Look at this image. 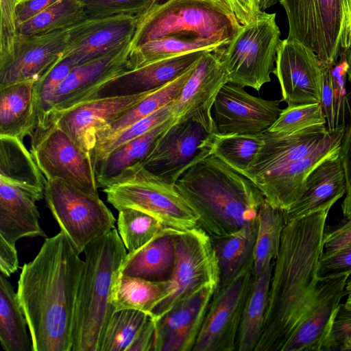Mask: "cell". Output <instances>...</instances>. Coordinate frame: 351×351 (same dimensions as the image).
Instances as JSON below:
<instances>
[{
  "label": "cell",
  "instance_id": "6da1fadb",
  "mask_svg": "<svg viewBox=\"0 0 351 351\" xmlns=\"http://www.w3.org/2000/svg\"><path fill=\"white\" fill-rule=\"evenodd\" d=\"M330 209L285 223L273 263L264 327L255 351H282L311 308L320 279Z\"/></svg>",
  "mask_w": 351,
  "mask_h": 351
},
{
  "label": "cell",
  "instance_id": "7a4b0ae2",
  "mask_svg": "<svg viewBox=\"0 0 351 351\" xmlns=\"http://www.w3.org/2000/svg\"><path fill=\"white\" fill-rule=\"evenodd\" d=\"M62 230L22 267L17 295L34 351H71L82 261Z\"/></svg>",
  "mask_w": 351,
  "mask_h": 351
},
{
  "label": "cell",
  "instance_id": "3957f363",
  "mask_svg": "<svg viewBox=\"0 0 351 351\" xmlns=\"http://www.w3.org/2000/svg\"><path fill=\"white\" fill-rule=\"evenodd\" d=\"M211 239L231 234L257 217L260 189L214 154L190 168L175 184Z\"/></svg>",
  "mask_w": 351,
  "mask_h": 351
},
{
  "label": "cell",
  "instance_id": "277c9868",
  "mask_svg": "<svg viewBox=\"0 0 351 351\" xmlns=\"http://www.w3.org/2000/svg\"><path fill=\"white\" fill-rule=\"evenodd\" d=\"M84 252L71 351H99L105 327L114 311L113 286L128 252L116 228L93 241Z\"/></svg>",
  "mask_w": 351,
  "mask_h": 351
},
{
  "label": "cell",
  "instance_id": "5b68a950",
  "mask_svg": "<svg viewBox=\"0 0 351 351\" xmlns=\"http://www.w3.org/2000/svg\"><path fill=\"white\" fill-rule=\"evenodd\" d=\"M241 26L222 0H162L137 16L130 47L176 34L229 43Z\"/></svg>",
  "mask_w": 351,
  "mask_h": 351
},
{
  "label": "cell",
  "instance_id": "8992f818",
  "mask_svg": "<svg viewBox=\"0 0 351 351\" xmlns=\"http://www.w3.org/2000/svg\"><path fill=\"white\" fill-rule=\"evenodd\" d=\"M117 210L143 211L176 232L198 226V217L175 185L147 170L141 162L106 181L101 187Z\"/></svg>",
  "mask_w": 351,
  "mask_h": 351
},
{
  "label": "cell",
  "instance_id": "52a82bcc",
  "mask_svg": "<svg viewBox=\"0 0 351 351\" xmlns=\"http://www.w3.org/2000/svg\"><path fill=\"white\" fill-rule=\"evenodd\" d=\"M280 34L276 13L263 11L252 22L241 25L220 51L229 82L256 90L269 82Z\"/></svg>",
  "mask_w": 351,
  "mask_h": 351
},
{
  "label": "cell",
  "instance_id": "ba28073f",
  "mask_svg": "<svg viewBox=\"0 0 351 351\" xmlns=\"http://www.w3.org/2000/svg\"><path fill=\"white\" fill-rule=\"evenodd\" d=\"M176 263L162 300L151 317L159 320L177 303L201 289L219 285V272L217 256L210 237L199 226L174 234Z\"/></svg>",
  "mask_w": 351,
  "mask_h": 351
},
{
  "label": "cell",
  "instance_id": "9c48e42d",
  "mask_svg": "<svg viewBox=\"0 0 351 351\" xmlns=\"http://www.w3.org/2000/svg\"><path fill=\"white\" fill-rule=\"evenodd\" d=\"M47 207L77 252L115 228V218L99 195L86 193L60 179L47 180Z\"/></svg>",
  "mask_w": 351,
  "mask_h": 351
},
{
  "label": "cell",
  "instance_id": "30bf717a",
  "mask_svg": "<svg viewBox=\"0 0 351 351\" xmlns=\"http://www.w3.org/2000/svg\"><path fill=\"white\" fill-rule=\"evenodd\" d=\"M29 136V151L47 180L60 179L99 195L90 154L81 149L55 121L37 125Z\"/></svg>",
  "mask_w": 351,
  "mask_h": 351
},
{
  "label": "cell",
  "instance_id": "8fae6325",
  "mask_svg": "<svg viewBox=\"0 0 351 351\" xmlns=\"http://www.w3.org/2000/svg\"><path fill=\"white\" fill-rule=\"evenodd\" d=\"M217 136L191 119L173 121L141 162L150 172L175 185L190 168L213 154Z\"/></svg>",
  "mask_w": 351,
  "mask_h": 351
},
{
  "label": "cell",
  "instance_id": "7c38bea8",
  "mask_svg": "<svg viewBox=\"0 0 351 351\" xmlns=\"http://www.w3.org/2000/svg\"><path fill=\"white\" fill-rule=\"evenodd\" d=\"M289 25V40L314 51L322 63L333 64L342 50L341 0H279Z\"/></svg>",
  "mask_w": 351,
  "mask_h": 351
},
{
  "label": "cell",
  "instance_id": "4fadbf2b",
  "mask_svg": "<svg viewBox=\"0 0 351 351\" xmlns=\"http://www.w3.org/2000/svg\"><path fill=\"white\" fill-rule=\"evenodd\" d=\"M253 265L217 288L193 351H234L241 319L253 280Z\"/></svg>",
  "mask_w": 351,
  "mask_h": 351
},
{
  "label": "cell",
  "instance_id": "5bb4252c",
  "mask_svg": "<svg viewBox=\"0 0 351 351\" xmlns=\"http://www.w3.org/2000/svg\"><path fill=\"white\" fill-rule=\"evenodd\" d=\"M221 49L206 51L193 66L176 100L172 104L173 122L191 119L212 134H218L211 110L229 77L221 58Z\"/></svg>",
  "mask_w": 351,
  "mask_h": 351
},
{
  "label": "cell",
  "instance_id": "9a60e30c",
  "mask_svg": "<svg viewBox=\"0 0 351 351\" xmlns=\"http://www.w3.org/2000/svg\"><path fill=\"white\" fill-rule=\"evenodd\" d=\"M273 73L280 84L281 100L288 106L321 103L322 62L301 43L287 38L281 40Z\"/></svg>",
  "mask_w": 351,
  "mask_h": 351
},
{
  "label": "cell",
  "instance_id": "2e32d148",
  "mask_svg": "<svg viewBox=\"0 0 351 351\" xmlns=\"http://www.w3.org/2000/svg\"><path fill=\"white\" fill-rule=\"evenodd\" d=\"M282 100L250 95L230 82L219 90L213 105V120L219 135L253 134L268 130L278 119Z\"/></svg>",
  "mask_w": 351,
  "mask_h": 351
},
{
  "label": "cell",
  "instance_id": "e0dca14e",
  "mask_svg": "<svg viewBox=\"0 0 351 351\" xmlns=\"http://www.w3.org/2000/svg\"><path fill=\"white\" fill-rule=\"evenodd\" d=\"M345 128L328 132L311 152L253 181L271 206L287 211L303 193L305 180L318 165L339 154Z\"/></svg>",
  "mask_w": 351,
  "mask_h": 351
},
{
  "label": "cell",
  "instance_id": "ac0fdd59",
  "mask_svg": "<svg viewBox=\"0 0 351 351\" xmlns=\"http://www.w3.org/2000/svg\"><path fill=\"white\" fill-rule=\"evenodd\" d=\"M130 41L99 58L75 66L58 88L48 117L42 124L87 101L103 84L130 70Z\"/></svg>",
  "mask_w": 351,
  "mask_h": 351
},
{
  "label": "cell",
  "instance_id": "d6986e66",
  "mask_svg": "<svg viewBox=\"0 0 351 351\" xmlns=\"http://www.w3.org/2000/svg\"><path fill=\"white\" fill-rule=\"evenodd\" d=\"M138 16H88L70 28L61 58L75 66L99 58L131 40Z\"/></svg>",
  "mask_w": 351,
  "mask_h": 351
},
{
  "label": "cell",
  "instance_id": "ffe728a7",
  "mask_svg": "<svg viewBox=\"0 0 351 351\" xmlns=\"http://www.w3.org/2000/svg\"><path fill=\"white\" fill-rule=\"evenodd\" d=\"M350 274L320 278L315 298L282 351H328L334 321Z\"/></svg>",
  "mask_w": 351,
  "mask_h": 351
},
{
  "label": "cell",
  "instance_id": "44dd1931",
  "mask_svg": "<svg viewBox=\"0 0 351 351\" xmlns=\"http://www.w3.org/2000/svg\"><path fill=\"white\" fill-rule=\"evenodd\" d=\"M70 28L41 35H19L12 57L0 66V88L38 81L61 58Z\"/></svg>",
  "mask_w": 351,
  "mask_h": 351
},
{
  "label": "cell",
  "instance_id": "7402d4cb",
  "mask_svg": "<svg viewBox=\"0 0 351 351\" xmlns=\"http://www.w3.org/2000/svg\"><path fill=\"white\" fill-rule=\"evenodd\" d=\"M152 93L90 99L58 114L48 122L55 121L81 149L90 154L97 133Z\"/></svg>",
  "mask_w": 351,
  "mask_h": 351
},
{
  "label": "cell",
  "instance_id": "603a6c76",
  "mask_svg": "<svg viewBox=\"0 0 351 351\" xmlns=\"http://www.w3.org/2000/svg\"><path fill=\"white\" fill-rule=\"evenodd\" d=\"M217 286L204 287L156 321L153 351H193Z\"/></svg>",
  "mask_w": 351,
  "mask_h": 351
},
{
  "label": "cell",
  "instance_id": "cb8c5ba5",
  "mask_svg": "<svg viewBox=\"0 0 351 351\" xmlns=\"http://www.w3.org/2000/svg\"><path fill=\"white\" fill-rule=\"evenodd\" d=\"M205 51L189 52L125 71L103 84L88 100L155 91L186 72Z\"/></svg>",
  "mask_w": 351,
  "mask_h": 351
},
{
  "label": "cell",
  "instance_id": "d4e9b609",
  "mask_svg": "<svg viewBox=\"0 0 351 351\" xmlns=\"http://www.w3.org/2000/svg\"><path fill=\"white\" fill-rule=\"evenodd\" d=\"M328 133L326 124L291 133L264 131L263 145L244 176L253 182L304 156L314 149Z\"/></svg>",
  "mask_w": 351,
  "mask_h": 351
},
{
  "label": "cell",
  "instance_id": "484cf974",
  "mask_svg": "<svg viewBox=\"0 0 351 351\" xmlns=\"http://www.w3.org/2000/svg\"><path fill=\"white\" fill-rule=\"evenodd\" d=\"M345 194L346 176L339 154L325 160L311 171L300 197L285 212V223L331 208Z\"/></svg>",
  "mask_w": 351,
  "mask_h": 351
},
{
  "label": "cell",
  "instance_id": "4316f807",
  "mask_svg": "<svg viewBox=\"0 0 351 351\" xmlns=\"http://www.w3.org/2000/svg\"><path fill=\"white\" fill-rule=\"evenodd\" d=\"M36 202L25 190L0 180V237L13 245L22 238H47Z\"/></svg>",
  "mask_w": 351,
  "mask_h": 351
},
{
  "label": "cell",
  "instance_id": "83f0119b",
  "mask_svg": "<svg viewBox=\"0 0 351 351\" xmlns=\"http://www.w3.org/2000/svg\"><path fill=\"white\" fill-rule=\"evenodd\" d=\"M166 230L134 252H128L120 273L152 282L169 280L176 263L174 234Z\"/></svg>",
  "mask_w": 351,
  "mask_h": 351
},
{
  "label": "cell",
  "instance_id": "f1b7e54d",
  "mask_svg": "<svg viewBox=\"0 0 351 351\" xmlns=\"http://www.w3.org/2000/svg\"><path fill=\"white\" fill-rule=\"evenodd\" d=\"M35 81L0 88V136L23 140L37 125Z\"/></svg>",
  "mask_w": 351,
  "mask_h": 351
},
{
  "label": "cell",
  "instance_id": "f546056e",
  "mask_svg": "<svg viewBox=\"0 0 351 351\" xmlns=\"http://www.w3.org/2000/svg\"><path fill=\"white\" fill-rule=\"evenodd\" d=\"M0 180L25 190L36 201L45 197L47 179L18 138L0 136Z\"/></svg>",
  "mask_w": 351,
  "mask_h": 351
},
{
  "label": "cell",
  "instance_id": "4dcf8cb0",
  "mask_svg": "<svg viewBox=\"0 0 351 351\" xmlns=\"http://www.w3.org/2000/svg\"><path fill=\"white\" fill-rule=\"evenodd\" d=\"M257 229L256 217L231 234L210 238L218 261L217 288L226 285L247 267L253 265Z\"/></svg>",
  "mask_w": 351,
  "mask_h": 351
},
{
  "label": "cell",
  "instance_id": "1f68e13d",
  "mask_svg": "<svg viewBox=\"0 0 351 351\" xmlns=\"http://www.w3.org/2000/svg\"><path fill=\"white\" fill-rule=\"evenodd\" d=\"M194 65L176 79L140 100L100 130L97 134L93 149L104 145L138 121L174 102L179 97Z\"/></svg>",
  "mask_w": 351,
  "mask_h": 351
},
{
  "label": "cell",
  "instance_id": "d6a6232c",
  "mask_svg": "<svg viewBox=\"0 0 351 351\" xmlns=\"http://www.w3.org/2000/svg\"><path fill=\"white\" fill-rule=\"evenodd\" d=\"M273 264L258 276H253L243 308L237 350L255 351L261 337L268 305Z\"/></svg>",
  "mask_w": 351,
  "mask_h": 351
},
{
  "label": "cell",
  "instance_id": "836d02e7",
  "mask_svg": "<svg viewBox=\"0 0 351 351\" xmlns=\"http://www.w3.org/2000/svg\"><path fill=\"white\" fill-rule=\"evenodd\" d=\"M228 43L203 38L195 35H170L149 40L133 50L130 70L151 62L195 51H215Z\"/></svg>",
  "mask_w": 351,
  "mask_h": 351
},
{
  "label": "cell",
  "instance_id": "e575fe53",
  "mask_svg": "<svg viewBox=\"0 0 351 351\" xmlns=\"http://www.w3.org/2000/svg\"><path fill=\"white\" fill-rule=\"evenodd\" d=\"M17 293L0 273V342L5 351H34Z\"/></svg>",
  "mask_w": 351,
  "mask_h": 351
},
{
  "label": "cell",
  "instance_id": "d590c367",
  "mask_svg": "<svg viewBox=\"0 0 351 351\" xmlns=\"http://www.w3.org/2000/svg\"><path fill=\"white\" fill-rule=\"evenodd\" d=\"M173 121L169 120L145 134L130 141L113 149L95 169L98 187L119 174L125 169L142 162L149 154L155 143Z\"/></svg>",
  "mask_w": 351,
  "mask_h": 351
},
{
  "label": "cell",
  "instance_id": "8d00e7d4",
  "mask_svg": "<svg viewBox=\"0 0 351 351\" xmlns=\"http://www.w3.org/2000/svg\"><path fill=\"white\" fill-rule=\"evenodd\" d=\"M257 222L252 268L254 277L271 266L278 254L285 224V211L265 201L258 210Z\"/></svg>",
  "mask_w": 351,
  "mask_h": 351
},
{
  "label": "cell",
  "instance_id": "74e56055",
  "mask_svg": "<svg viewBox=\"0 0 351 351\" xmlns=\"http://www.w3.org/2000/svg\"><path fill=\"white\" fill-rule=\"evenodd\" d=\"M167 281L152 282L120 273L115 280L112 293L114 311L135 309L151 315L164 298Z\"/></svg>",
  "mask_w": 351,
  "mask_h": 351
},
{
  "label": "cell",
  "instance_id": "f35d334b",
  "mask_svg": "<svg viewBox=\"0 0 351 351\" xmlns=\"http://www.w3.org/2000/svg\"><path fill=\"white\" fill-rule=\"evenodd\" d=\"M87 16L80 0H59L19 25L20 36H34L70 28Z\"/></svg>",
  "mask_w": 351,
  "mask_h": 351
},
{
  "label": "cell",
  "instance_id": "ab89813d",
  "mask_svg": "<svg viewBox=\"0 0 351 351\" xmlns=\"http://www.w3.org/2000/svg\"><path fill=\"white\" fill-rule=\"evenodd\" d=\"M149 317L135 309L114 311L105 327L99 351H130Z\"/></svg>",
  "mask_w": 351,
  "mask_h": 351
},
{
  "label": "cell",
  "instance_id": "60d3db41",
  "mask_svg": "<svg viewBox=\"0 0 351 351\" xmlns=\"http://www.w3.org/2000/svg\"><path fill=\"white\" fill-rule=\"evenodd\" d=\"M119 234L128 252H134L160 233L170 230L152 216L132 208L118 210Z\"/></svg>",
  "mask_w": 351,
  "mask_h": 351
},
{
  "label": "cell",
  "instance_id": "b9f144b4",
  "mask_svg": "<svg viewBox=\"0 0 351 351\" xmlns=\"http://www.w3.org/2000/svg\"><path fill=\"white\" fill-rule=\"evenodd\" d=\"M263 143V132L253 134H218L213 154L244 175Z\"/></svg>",
  "mask_w": 351,
  "mask_h": 351
},
{
  "label": "cell",
  "instance_id": "7bdbcfd3",
  "mask_svg": "<svg viewBox=\"0 0 351 351\" xmlns=\"http://www.w3.org/2000/svg\"><path fill=\"white\" fill-rule=\"evenodd\" d=\"M173 103L138 121L104 145L93 149L90 156L95 169L113 149L169 120L172 117Z\"/></svg>",
  "mask_w": 351,
  "mask_h": 351
},
{
  "label": "cell",
  "instance_id": "ee69618b",
  "mask_svg": "<svg viewBox=\"0 0 351 351\" xmlns=\"http://www.w3.org/2000/svg\"><path fill=\"white\" fill-rule=\"evenodd\" d=\"M75 66L66 58H60L35 83L37 125L43 123L49 114L52 99L61 83Z\"/></svg>",
  "mask_w": 351,
  "mask_h": 351
},
{
  "label": "cell",
  "instance_id": "f6af8a7d",
  "mask_svg": "<svg viewBox=\"0 0 351 351\" xmlns=\"http://www.w3.org/2000/svg\"><path fill=\"white\" fill-rule=\"evenodd\" d=\"M326 125L321 103L287 106L268 129L278 133H291L316 125Z\"/></svg>",
  "mask_w": 351,
  "mask_h": 351
},
{
  "label": "cell",
  "instance_id": "bcb514c9",
  "mask_svg": "<svg viewBox=\"0 0 351 351\" xmlns=\"http://www.w3.org/2000/svg\"><path fill=\"white\" fill-rule=\"evenodd\" d=\"M347 51L343 50L332 65V98L335 129L345 128L351 116L348 93L346 89Z\"/></svg>",
  "mask_w": 351,
  "mask_h": 351
},
{
  "label": "cell",
  "instance_id": "7dc6e473",
  "mask_svg": "<svg viewBox=\"0 0 351 351\" xmlns=\"http://www.w3.org/2000/svg\"><path fill=\"white\" fill-rule=\"evenodd\" d=\"M88 16H138L162 0H80Z\"/></svg>",
  "mask_w": 351,
  "mask_h": 351
},
{
  "label": "cell",
  "instance_id": "c3c4849f",
  "mask_svg": "<svg viewBox=\"0 0 351 351\" xmlns=\"http://www.w3.org/2000/svg\"><path fill=\"white\" fill-rule=\"evenodd\" d=\"M16 0H0V66L12 57L19 38Z\"/></svg>",
  "mask_w": 351,
  "mask_h": 351
},
{
  "label": "cell",
  "instance_id": "681fc988",
  "mask_svg": "<svg viewBox=\"0 0 351 351\" xmlns=\"http://www.w3.org/2000/svg\"><path fill=\"white\" fill-rule=\"evenodd\" d=\"M351 350V308L341 304L335 317L329 350Z\"/></svg>",
  "mask_w": 351,
  "mask_h": 351
},
{
  "label": "cell",
  "instance_id": "f907efd6",
  "mask_svg": "<svg viewBox=\"0 0 351 351\" xmlns=\"http://www.w3.org/2000/svg\"><path fill=\"white\" fill-rule=\"evenodd\" d=\"M351 274V244L329 255L322 256L319 277Z\"/></svg>",
  "mask_w": 351,
  "mask_h": 351
},
{
  "label": "cell",
  "instance_id": "816d5d0a",
  "mask_svg": "<svg viewBox=\"0 0 351 351\" xmlns=\"http://www.w3.org/2000/svg\"><path fill=\"white\" fill-rule=\"evenodd\" d=\"M241 25L254 21L261 12L260 0H222Z\"/></svg>",
  "mask_w": 351,
  "mask_h": 351
},
{
  "label": "cell",
  "instance_id": "f5cc1de1",
  "mask_svg": "<svg viewBox=\"0 0 351 351\" xmlns=\"http://www.w3.org/2000/svg\"><path fill=\"white\" fill-rule=\"evenodd\" d=\"M350 244H351V219L346 220L343 225L326 233L323 255L332 254Z\"/></svg>",
  "mask_w": 351,
  "mask_h": 351
},
{
  "label": "cell",
  "instance_id": "db71d44e",
  "mask_svg": "<svg viewBox=\"0 0 351 351\" xmlns=\"http://www.w3.org/2000/svg\"><path fill=\"white\" fill-rule=\"evenodd\" d=\"M19 268V258L15 245L11 244L0 237V271L10 277Z\"/></svg>",
  "mask_w": 351,
  "mask_h": 351
},
{
  "label": "cell",
  "instance_id": "11a10c76",
  "mask_svg": "<svg viewBox=\"0 0 351 351\" xmlns=\"http://www.w3.org/2000/svg\"><path fill=\"white\" fill-rule=\"evenodd\" d=\"M59 0H27L19 2L16 6L19 25L30 19Z\"/></svg>",
  "mask_w": 351,
  "mask_h": 351
},
{
  "label": "cell",
  "instance_id": "9f6ffc18",
  "mask_svg": "<svg viewBox=\"0 0 351 351\" xmlns=\"http://www.w3.org/2000/svg\"><path fill=\"white\" fill-rule=\"evenodd\" d=\"M339 156L345 171L346 194L351 193V116L347 122L341 141Z\"/></svg>",
  "mask_w": 351,
  "mask_h": 351
},
{
  "label": "cell",
  "instance_id": "6f0895ef",
  "mask_svg": "<svg viewBox=\"0 0 351 351\" xmlns=\"http://www.w3.org/2000/svg\"><path fill=\"white\" fill-rule=\"evenodd\" d=\"M342 21L340 31L341 50L351 49V0H341Z\"/></svg>",
  "mask_w": 351,
  "mask_h": 351
},
{
  "label": "cell",
  "instance_id": "680465c9",
  "mask_svg": "<svg viewBox=\"0 0 351 351\" xmlns=\"http://www.w3.org/2000/svg\"><path fill=\"white\" fill-rule=\"evenodd\" d=\"M341 207L345 219H351V193L346 195Z\"/></svg>",
  "mask_w": 351,
  "mask_h": 351
},
{
  "label": "cell",
  "instance_id": "91938a15",
  "mask_svg": "<svg viewBox=\"0 0 351 351\" xmlns=\"http://www.w3.org/2000/svg\"><path fill=\"white\" fill-rule=\"evenodd\" d=\"M279 0H260V6L262 12L276 5Z\"/></svg>",
  "mask_w": 351,
  "mask_h": 351
},
{
  "label": "cell",
  "instance_id": "94428289",
  "mask_svg": "<svg viewBox=\"0 0 351 351\" xmlns=\"http://www.w3.org/2000/svg\"><path fill=\"white\" fill-rule=\"evenodd\" d=\"M347 51V61L348 64V69L347 71V77L348 81L351 84V49Z\"/></svg>",
  "mask_w": 351,
  "mask_h": 351
},
{
  "label": "cell",
  "instance_id": "6125c7cd",
  "mask_svg": "<svg viewBox=\"0 0 351 351\" xmlns=\"http://www.w3.org/2000/svg\"><path fill=\"white\" fill-rule=\"evenodd\" d=\"M347 299L345 302V303H343L345 304V306L348 308H351V290L349 291L348 293H347Z\"/></svg>",
  "mask_w": 351,
  "mask_h": 351
},
{
  "label": "cell",
  "instance_id": "be15d7a7",
  "mask_svg": "<svg viewBox=\"0 0 351 351\" xmlns=\"http://www.w3.org/2000/svg\"><path fill=\"white\" fill-rule=\"evenodd\" d=\"M350 290H351V274L349 275L348 280H347V284H346V294Z\"/></svg>",
  "mask_w": 351,
  "mask_h": 351
},
{
  "label": "cell",
  "instance_id": "e7e4bbea",
  "mask_svg": "<svg viewBox=\"0 0 351 351\" xmlns=\"http://www.w3.org/2000/svg\"><path fill=\"white\" fill-rule=\"evenodd\" d=\"M18 3L19 2H22V1H27V0H16Z\"/></svg>",
  "mask_w": 351,
  "mask_h": 351
}]
</instances>
